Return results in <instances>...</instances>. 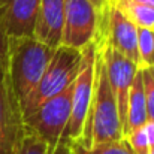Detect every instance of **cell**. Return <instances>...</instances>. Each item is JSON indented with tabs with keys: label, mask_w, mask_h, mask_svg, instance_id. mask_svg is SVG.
<instances>
[{
	"label": "cell",
	"mask_w": 154,
	"mask_h": 154,
	"mask_svg": "<svg viewBox=\"0 0 154 154\" xmlns=\"http://www.w3.org/2000/svg\"><path fill=\"white\" fill-rule=\"evenodd\" d=\"M154 67V30L138 27V69Z\"/></svg>",
	"instance_id": "cell-13"
},
{
	"label": "cell",
	"mask_w": 154,
	"mask_h": 154,
	"mask_svg": "<svg viewBox=\"0 0 154 154\" xmlns=\"http://www.w3.org/2000/svg\"><path fill=\"white\" fill-rule=\"evenodd\" d=\"M153 30H154V27H153Z\"/></svg>",
	"instance_id": "cell-22"
},
{
	"label": "cell",
	"mask_w": 154,
	"mask_h": 154,
	"mask_svg": "<svg viewBox=\"0 0 154 154\" xmlns=\"http://www.w3.org/2000/svg\"><path fill=\"white\" fill-rule=\"evenodd\" d=\"M147 121H148V112H147V102L142 84V72L141 69H138L129 91L126 120L123 124V138H126L130 132L141 127Z\"/></svg>",
	"instance_id": "cell-10"
},
{
	"label": "cell",
	"mask_w": 154,
	"mask_h": 154,
	"mask_svg": "<svg viewBox=\"0 0 154 154\" xmlns=\"http://www.w3.org/2000/svg\"><path fill=\"white\" fill-rule=\"evenodd\" d=\"M147 154H154V145L150 148V150H148V151H147Z\"/></svg>",
	"instance_id": "cell-21"
},
{
	"label": "cell",
	"mask_w": 154,
	"mask_h": 154,
	"mask_svg": "<svg viewBox=\"0 0 154 154\" xmlns=\"http://www.w3.org/2000/svg\"><path fill=\"white\" fill-rule=\"evenodd\" d=\"M114 3L136 27H154V6L135 3L130 0H114Z\"/></svg>",
	"instance_id": "cell-11"
},
{
	"label": "cell",
	"mask_w": 154,
	"mask_h": 154,
	"mask_svg": "<svg viewBox=\"0 0 154 154\" xmlns=\"http://www.w3.org/2000/svg\"><path fill=\"white\" fill-rule=\"evenodd\" d=\"M39 0H0V29L8 38H33Z\"/></svg>",
	"instance_id": "cell-8"
},
{
	"label": "cell",
	"mask_w": 154,
	"mask_h": 154,
	"mask_svg": "<svg viewBox=\"0 0 154 154\" xmlns=\"http://www.w3.org/2000/svg\"><path fill=\"white\" fill-rule=\"evenodd\" d=\"M54 51L35 38H9L6 70L20 109L38 85Z\"/></svg>",
	"instance_id": "cell-2"
},
{
	"label": "cell",
	"mask_w": 154,
	"mask_h": 154,
	"mask_svg": "<svg viewBox=\"0 0 154 154\" xmlns=\"http://www.w3.org/2000/svg\"><path fill=\"white\" fill-rule=\"evenodd\" d=\"M72 85L73 82L66 90H63L57 96L47 99L23 117L24 130L39 136L50 145L51 150H54L58 144L64 132V127L69 121Z\"/></svg>",
	"instance_id": "cell-5"
},
{
	"label": "cell",
	"mask_w": 154,
	"mask_h": 154,
	"mask_svg": "<svg viewBox=\"0 0 154 154\" xmlns=\"http://www.w3.org/2000/svg\"><path fill=\"white\" fill-rule=\"evenodd\" d=\"M66 0H39L33 38L51 48L60 47Z\"/></svg>",
	"instance_id": "cell-9"
},
{
	"label": "cell",
	"mask_w": 154,
	"mask_h": 154,
	"mask_svg": "<svg viewBox=\"0 0 154 154\" xmlns=\"http://www.w3.org/2000/svg\"><path fill=\"white\" fill-rule=\"evenodd\" d=\"M96 41L90 42L82 48V61L79 72L72 85V100H70V115L64 127V132L58 142L73 144L76 142L84 130L85 120L88 115L90 103L94 90V75H96Z\"/></svg>",
	"instance_id": "cell-4"
},
{
	"label": "cell",
	"mask_w": 154,
	"mask_h": 154,
	"mask_svg": "<svg viewBox=\"0 0 154 154\" xmlns=\"http://www.w3.org/2000/svg\"><path fill=\"white\" fill-rule=\"evenodd\" d=\"M100 14L88 0H66L60 45L82 50L96 39Z\"/></svg>",
	"instance_id": "cell-6"
},
{
	"label": "cell",
	"mask_w": 154,
	"mask_h": 154,
	"mask_svg": "<svg viewBox=\"0 0 154 154\" xmlns=\"http://www.w3.org/2000/svg\"><path fill=\"white\" fill-rule=\"evenodd\" d=\"M141 72H142V84H144L148 120H154V67L141 69Z\"/></svg>",
	"instance_id": "cell-16"
},
{
	"label": "cell",
	"mask_w": 154,
	"mask_h": 154,
	"mask_svg": "<svg viewBox=\"0 0 154 154\" xmlns=\"http://www.w3.org/2000/svg\"><path fill=\"white\" fill-rule=\"evenodd\" d=\"M51 151L52 150L45 141H42L39 136L24 130L15 154H51Z\"/></svg>",
	"instance_id": "cell-15"
},
{
	"label": "cell",
	"mask_w": 154,
	"mask_h": 154,
	"mask_svg": "<svg viewBox=\"0 0 154 154\" xmlns=\"http://www.w3.org/2000/svg\"><path fill=\"white\" fill-rule=\"evenodd\" d=\"M82 61V50L70 48V47H57L50 58L38 85L27 97V100L21 106L23 117L33 111L36 106L57 96L63 90H66L76 78Z\"/></svg>",
	"instance_id": "cell-3"
},
{
	"label": "cell",
	"mask_w": 154,
	"mask_h": 154,
	"mask_svg": "<svg viewBox=\"0 0 154 154\" xmlns=\"http://www.w3.org/2000/svg\"><path fill=\"white\" fill-rule=\"evenodd\" d=\"M23 133V114L5 69L0 72V154L17 153Z\"/></svg>",
	"instance_id": "cell-7"
},
{
	"label": "cell",
	"mask_w": 154,
	"mask_h": 154,
	"mask_svg": "<svg viewBox=\"0 0 154 154\" xmlns=\"http://www.w3.org/2000/svg\"><path fill=\"white\" fill-rule=\"evenodd\" d=\"M120 139H123L120 112L115 96L108 82L102 52L97 47L93 99L90 103L82 135L76 142L85 148H90L93 145L120 141Z\"/></svg>",
	"instance_id": "cell-1"
},
{
	"label": "cell",
	"mask_w": 154,
	"mask_h": 154,
	"mask_svg": "<svg viewBox=\"0 0 154 154\" xmlns=\"http://www.w3.org/2000/svg\"><path fill=\"white\" fill-rule=\"evenodd\" d=\"M70 154H135L126 139L120 141H112V142H105L99 145H93L90 148H85L79 145L78 142L70 144Z\"/></svg>",
	"instance_id": "cell-14"
},
{
	"label": "cell",
	"mask_w": 154,
	"mask_h": 154,
	"mask_svg": "<svg viewBox=\"0 0 154 154\" xmlns=\"http://www.w3.org/2000/svg\"><path fill=\"white\" fill-rule=\"evenodd\" d=\"M88 2L96 8V11H97L99 14H102L103 11H105V9H106L114 0H88Z\"/></svg>",
	"instance_id": "cell-18"
},
{
	"label": "cell",
	"mask_w": 154,
	"mask_h": 154,
	"mask_svg": "<svg viewBox=\"0 0 154 154\" xmlns=\"http://www.w3.org/2000/svg\"><path fill=\"white\" fill-rule=\"evenodd\" d=\"M51 154H70V144L58 142L55 145V148L51 151Z\"/></svg>",
	"instance_id": "cell-19"
},
{
	"label": "cell",
	"mask_w": 154,
	"mask_h": 154,
	"mask_svg": "<svg viewBox=\"0 0 154 154\" xmlns=\"http://www.w3.org/2000/svg\"><path fill=\"white\" fill-rule=\"evenodd\" d=\"M124 139L135 154H147L154 145V120H148L141 127L130 132Z\"/></svg>",
	"instance_id": "cell-12"
},
{
	"label": "cell",
	"mask_w": 154,
	"mask_h": 154,
	"mask_svg": "<svg viewBox=\"0 0 154 154\" xmlns=\"http://www.w3.org/2000/svg\"><path fill=\"white\" fill-rule=\"evenodd\" d=\"M8 45H9V38L0 29V72L8 67Z\"/></svg>",
	"instance_id": "cell-17"
},
{
	"label": "cell",
	"mask_w": 154,
	"mask_h": 154,
	"mask_svg": "<svg viewBox=\"0 0 154 154\" xmlns=\"http://www.w3.org/2000/svg\"><path fill=\"white\" fill-rule=\"evenodd\" d=\"M135 3H141V5H148V6H154V0H130Z\"/></svg>",
	"instance_id": "cell-20"
}]
</instances>
